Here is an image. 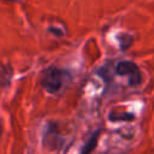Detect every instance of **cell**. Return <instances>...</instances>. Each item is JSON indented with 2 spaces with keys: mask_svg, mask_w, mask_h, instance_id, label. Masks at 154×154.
Masks as SVG:
<instances>
[{
  "mask_svg": "<svg viewBox=\"0 0 154 154\" xmlns=\"http://www.w3.org/2000/svg\"><path fill=\"white\" fill-rule=\"evenodd\" d=\"M100 130H96L91 134V136L88 138V141L85 142V144L83 146L82 148V152L81 154H90L97 146V141H99V137H100Z\"/></svg>",
  "mask_w": 154,
  "mask_h": 154,
  "instance_id": "obj_4",
  "label": "cell"
},
{
  "mask_svg": "<svg viewBox=\"0 0 154 154\" xmlns=\"http://www.w3.org/2000/svg\"><path fill=\"white\" fill-rule=\"evenodd\" d=\"M116 73L119 76H126L129 78L130 87H138L143 82V75L137 64L130 60H122L116 65Z\"/></svg>",
  "mask_w": 154,
  "mask_h": 154,
  "instance_id": "obj_2",
  "label": "cell"
},
{
  "mask_svg": "<svg viewBox=\"0 0 154 154\" xmlns=\"http://www.w3.org/2000/svg\"><path fill=\"white\" fill-rule=\"evenodd\" d=\"M1 132H2V125H1V123H0V137H1Z\"/></svg>",
  "mask_w": 154,
  "mask_h": 154,
  "instance_id": "obj_6",
  "label": "cell"
},
{
  "mask_svg": "<svg viewBox=\"0 0 154 154\" xmlns=\"http://www.w3.org/2000/svg\"><path fill=\"white\" fill-rule=\"evenodd\" d=\"M67 79V72L58 67H48L41 77V87L49 94L58 93Z\"/></svg>",
  "mask_w": 154,
  "mask_h": 154,
  "instance_id": "obj_1",
  "label": "cell"
},
{
  "mask_svg": "<svg viewBox=\"0 0 154 154\" xmlns=\"http://www.w3.org/2000/svg\"><path fill=\"white\" fill-rule=\"evenodd\" d=\"M119 43H120V48L123 51H126L132 45V36L128 34H122L119 36Z\"/></svg>",
  "mask_w": 154,
  "mask_h": 154,
  "instance_id": "obj_5",
  "label": "cell"
},
{
  "mask_svg": "<svg viewBox=\"0 0 154 154\" xmlns=\"http://www.w3.org/2000/svg\"><path fill=\"white\" fill-rule=\"evenodd\" d=\"M13 71L11 65L0 64V87H7L11 83Z\"/></svg>",
  "mask_w": 154,
  "mask_h": 154,
  "instance_id": "obj_3",
  "label": "cell"
}]
</instances>
